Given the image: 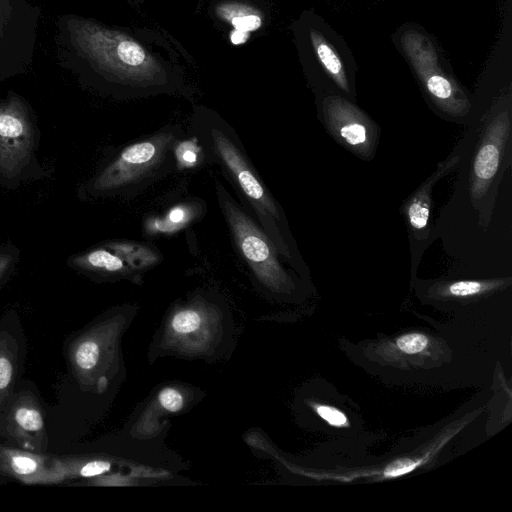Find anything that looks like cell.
I'll list each match as a JSON object with an SVG mask.
<instances>
[{
  "mask_svg": "<svg viewBox=\"0 0 512 512\" xmlns=\"http://www.w3.org/2000/svg\"><path fill=\"white\" fill-rule=\"evenodd\" d=\"M191 130L201 147L203 162L220 166L279 255L292 262L291 239L282 209L250 161L235 130L220 117L206 114L195 117Z\"/></svg>",
  "mask_w": 512,
  "mask_h": 512,
  "instance_id": "1",
  "label": "cell"
},
{
  "mask_svg": "<svg viewBox=\"0 0 512 512\" xmlns=\"http://www.w3.org/2000/svg\"><path fill=\"white\" fill-rule=\"evenodd\" d=\"M159 402L166 410L177 412L183 405V398L178 391L165 388L159 394Z\"/></svg>",
  "mask_w": 512,
  "mask_h": 512,
  "instance_id": "21",
  "label": "cell"
},
{
  "mask_svg": "<svg viewBox=\"0 0 512 512\" xmlns=\"http://www.w3.org/2000/svg\"><path fill=\"white\" fill-rule=\"evenodd\" d=\"M308 43L312 58L325 82L341 93L351 95L354 63L346 55L344 44L324 22L308 28Z\"/></svg>",
  "mask_w": 512,
  "mask_h": 512,
  "instance_id": "9",
  "label": "cell"
},
{
  "mask_svg": "<svg viewBox=\"0 0 512 512\" xmlns=\"http://www.w3.org/2000/svg\"><path fill=\"white\" fill-rule=\"evenodd\" d=\"M105 244L120 254L133 270L147 269L161 260L159 252L144 243L127 240H112Z\"/></svg>",
  "mask_w": 512,
  "mask_h": 512,
  "instance_id": "15",
  "label": "cell"
},
{
  "mask_svg": "<svg viewBox=\"0 0 512 512\" xmlns=\"http://www.w3.org/2000/svg\"><path fill=\"white\" fill-rule=\"evenodd\" d=\"M10 424L19 440L39 441L44 434V418L38 403L29 397L19 399L12 407Z\"/></svg>",
  "mask_w": 512,
  "mask_h": 512,
  "instance_id": "13",
  "label": "cell"
},
{
  "mask_svg": "<svg viewBox=\"0 0 512 512\" xmlns=\"http://www.w3.org/2000/svg\"><path fill=\"white\" fill-rule=\"evenodd\" d=\"M251 33L233 29L229 34V40L234 45H241L247 42Z\"/></svg>",
  "mask_w": 512,
  "mask_h": 512,
  "instance_id": "25",
  "label": "cell"
},
{
  "mask_svg": "<svg viewBox=\"0 0 512 512\" xmlns=\"http://www.w3.org/2000/svg\"><path fill=\"white\" fill-rule=\"evenodd\" d=\"M35 123L18 96L0 102V180H23L36 163Z\"/></svg>",
  "mask_w": 512,
  "mask_h": 512,
  "instance_id": "6",
  "label": "cell"
},
{
  "mask_svg": "<svg viewBox=\"0 0 512 512\" xmlns=\"http://www.w3.org/2000/svg\"><path fill=\"white\" fill-rule=\"evenodd\" d=\"M68 263L83 273L104 277L124 276L133 271L125 259L105 243L73 255Z\"/></svg>",
  "mask_w": 512,
  "mask_h": 512,
  "instance_id": "12",
  "label": "cell"
},
{
  "mask_svg": "<svg viewBox=\"0 0 512 512\" xmlns=\"http://www.w3.org/2000/svg\"><path fill=\"white\" fill-rule=\"evenodd\" d=\"M0 470L25 484H57L65 481L55 457L0 446Z\"/></svg>",
  "mask_w": 512,
  "mask_h": 512,
  "instance_id": "10",
  "label": "cell"
},
{
  "mask_svg": "<svg viewBox=\"0 0 512 512\" xmlns=\"http://www.w3.org/2000/svg\"><path fill=\"white\" fill-rule=\"evenodd\" d=\"M16 261V252L0 251V283L11 271Z\"/></svg>",
  "mask_w": 512,
  "mask_h": 512,
  "instance_id": "24",
  "label": "cell"
},
{
  "mask_svg": "<svg viewBox=\"0 0 512 512\" xmlns=\"http://www.w3.org/2000/svg\"><path fill=\"white\" fill-rule=\"evenodd\" d=\"M503 284V280H459L447 283L442 292L451 297L465 298L491 291Z\"/></svg>",
  "mask_w": 512,
  "mask_h": 512,
  "instance_id": "18",
  "label": "cell"
},
{
  "mask_svg": "<svg viewBox=\"0 0 512 512\" xmlns=\"http://www.w3.org/2000/svg\"><path fill=\"white\" fill-rule=\"evenodd\" d=\"M459 160V156H454L439 163L435 172L408 199L404 207V213L414 233H423L427 230L432 205V188L440 178L457 166Z\"/></svg>",
  "mask_w": 512,
  "mask_h": 512,
  "instance_id": "11",
  "label": "cell"
},
{
  "mask_svg": "<svg viewBox=\"0 0 512 512\" xmlns=\"http://www.w3.org/2000/svg\"><path fill=\"white\" fill-rule=\"evenodd\" d=\"M428 344V339L423 334L410 333L397 339V347L407 354H416L423 351Z\"/></svg>",
  "mask_w": 512,
  "mask_h": 512,
  "instance_id": "20",
  "label": "cell"
},
{
  "mask_svg": "<svg viewBox=\"0 0 512 512\" xmlns=\"http://www.w3.org/2000/svg\"><path fill=\"white\" fill-rule=\"evenodd\" d=\"M215 191L235 248L245 264L270 286L279 288L289 284L290 278L281 265L280 255L261 226L218 180L215 181Z\"/></svg>",
  "mask_w": 512,
  "mask_h": 512,
  "instance_id": "4",
  "label": "cell"
},
{
  "mask_svg": "<svg viewBox=\"0 0 512 512\" xmlns=\"http://www.w3.org/2000/svg\"><path fill=\"white\" fill-rule=\"evenodd\" d=\"M402 50L434 105L450 116L468 114L471 103L441 63L431 40L423 33L408 30L400 38Z\"/></svg>",
  "mask_w": 512,
  "mask_h": 512,
  "instance_id": "5",
  "label": "cell"
},
{
  "mask_svg": "<svg viewBox=\"0 0 512 512\" xmlns=\"http://www.w3.org/2000/svg\"><path fill=\"white\" fill-rule=\"evenodd\" d=\"M182 138L181 128L167 127L125 145L89 180L88 195L129 196L165 177L176 164Z\"/></svg>",
  "mask_w": 512,
  "mask_h": 512,
  "instance_id": "2",
  "label": "cell"
},
{
  "mask_svg": "<svg viewBox=\"0 0 512 512\" xmlns=\"http://www.w3.org/2000/svg\"><path fill=\"white\" fill-rule=\"evenodd\" d=\"M16 371V357L8 336L0 334V402L10 392Z\"/></svg>",
  "mask_w": 512,
  "mask_h": 512,
  "instance_id": "17",
  "label": "cell"
},
{
  "mask_svg": "<svg viewBox=\"0 0 512 512\" xmlns=\"http://www.w3.org/2000/svg\"><path fill=\"white\" fill-rule=\"evenodd\" d=\"M316 410L319 416L327 421L330 425L342 427L347 424L346 416L336 408L321 405L318 406Z\"/></svg>",
  "mask_w": 512,
  "mask_h": 512,
  "instance_id": "22",
  "label": "cell"
},
{
  "mask_svg": "<svg viewBox=\"0 0 512 512\" xmlns=\"http://www.w3.org/2000/svg\"><path fill=\"white\" fill-rule=\"evenodd\" d=\"M328 132L358 157L368 159L378 140L375 123L360 108L339 94H328L321 102Z\"/></svg>",
  "mask_w": 512,
  "mask_h": 512,
  "instance_id": "7",
  "label": "cell"
},
{
  "mask_svg": "<svg viewBox=\"0 0 512 512\" xmlns=\"http://www.w3.org/2000/svg\"><path fill=\"white\" fill-rule=\"evenodd\" d=\"M508 110L495 114L487 124L471 165L470 192L480 199L496 179L510 135Z\"/></svg>",
  "mask_w": 512,
  "mask_h": 512,
  "instance_id": "8",
  "label": "cell"
},
{
  "mask_svg": "<svg viewBox=\"0 0 512 512\" xmlns=\"http://www.w3.org/2000/svg\"><path fill=\"white\" fill-rule=\"evenodd\" d=\"M56 466L65 480L76 477H95L110 470L105 460L80 461L75 457H55Z\"/></svg>",
  "mask_w": 512,
  "mask_h": 512,
  "instance_id": "16",
  "label": "cell"
},
{
  "mask_svg": "<svg viewBox=\"0 0 512 512\" xmlns=\"http://www.w3.org/2000/svg\"><path fill=\"white\" fill-rule=\"evenodd\" d=\"M171 325L177 333H191L200 327L201 317L195 310H183L174 315Z\"/></svg>",
  "mask_w": 512,
  "mask_h": 512,
  "instance_id": "19",
  "label": "cell"
},
{
  "mask_svg": "<svg viewBox=\"0 0 512 512\" xmlns=\"http://www.w3.org/2000/svg\"><path fill=\"white\" fill-rule=\"evenodd\" d=\"M68 29L76 49L117 81L140 87L163 83L158 60L127 34L85 19L70 20Z\"/></svg>",
  "mask_w": 512,
  "mask_h": 512,
  "instance_id": "3",
  "label": "cell"
},
{
  "mask_svg": "<svg viewBox=\"0 0 512 512\" xmlns=\"http://www.w3.org/2000/svg\"><path fill=\"white\" fill-rule=\"evenodd\" d=\"M417 466L415 461L410 459L398 460L387 467L384 474L386 477H398L403 474L409 473Z\"/></svg>",
  "mask_w": 512,
  "mask_h": 512,
  "instance_id": "23",
  "label": "cell"
},
{
  "mask_svg": "<svg viewBox=\"0 0 512 512\" xmlns=\"http://www.w3.org/2000/svg\"><path fill=\"white\" fill-rule=\"evenodd\" d=\"M219 19L243 32H255L263 26V14L257 8L241 2L227 1L217 5Z\"/></svg>",
  "mask_w": 512,
  "mask_h": 512,
  "instance_id": "14",
  "label": "cell"
},
{
  "mask_svg": "<svg viewBox=\"0 0 512 512\" xmlns=\"http://www.w3.org/2000/svg\"><path fill=\"white\" fill-rule=\"evenodd\" d=\"M186 212L185 209L182 208H175L173 212H170L168 216V220L172 223H178L180 220L186 219Z\"/></svg>",
  "mask_w": 512,
  "mask_h": 512,
  "instance_id": "26",
  "label": "cell"
}]
</instances>
